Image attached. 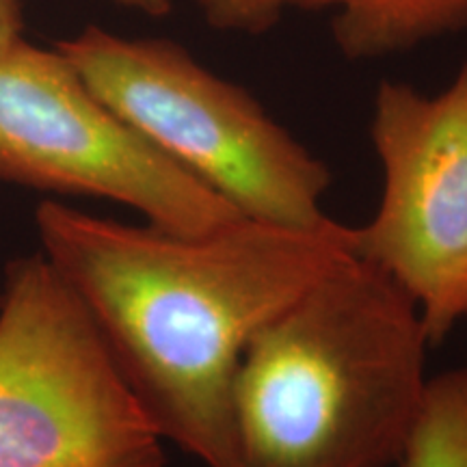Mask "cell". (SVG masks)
<instances>
[{"label": "cell", "mask_w": 467, "mask_h": 467, "mask_svg": "<svg viewBox=\"0 0 467 467\" xmlns=\"http://www.w3.org/2000/svg\"><path fill=\"white\" fill-rule=\"evenodd\" d=\"M44 258L85 307L139 407L206 467H234L232 394L255 334L355 254L337 221L290 227L241 217L206 234L35 208Z\"/></svg>", "instance_id": "6da1fadb"}, {"label": "cell", "mask_w": 467, "mask_h": 467, "mask_svg": "<svg viewBox=\"0 0 467 467\" xmlns=\"http://www.w3.org/2000/svg\"><path fill=\"white\" fill-rule=\"evenodd\" d=\"M416 301L344 260L255 334L234 379V467L396 465L422 405Z\"/></svg>", "instance_id": "7a4b0ae2"}, {"label": "cell", "mask_w": 467, "mask_h": 467, "mask_svg": "<svg viewBox=\"0 0 467 467\" xmlns=\"http://www.w3.org/2000/svg\"><path fill=\"white\" fill-rule=\"evenodd\" d=\"M57 48L104 104L243 217L290 227L334 221L323 208L331 169L182 44L89 25Z\"/></svg>", "instance_id": "3957f363"}, {"label": "cell", "mask_w": 467, "mask_h": 467, "mask_svg": "<svg viewBox=\"0 0 467 467\" xmlns=\"http://www.w3.org/2000/svg\"><path fill=\"white\" fill-rule=\"evenodd\" d=\"M42 251L0 284V467H165V446Z\"/></svg>", "instance_id": "277c9868"}, {"label": "cell", "mask_w": 467, "mask_h": 467, "mask_svg": "<svg viewBox=\"0 0 467 467\" xmlns=\"http://www.w3.org/2000/svg\"><path fill=\"white\" fill-rule=\"evenodd\" d=\"M0 182L110 200L175 234L243 217L104 104L61 50L26 39L0 52Z\"/></svg>", "instance_id": "5b68a950"}, {"label": "cell", "mask_w": 467, "mask_h": 467, "mask_svg": "<svg viewBox=\"0 0 467 467\" xmlns=\"http://www.w3.org/2000/svg\"><path fill=\"white\" fill-rule=\"evenodd\" d=\"M370 139L383 189L372 219L353 227L355 254L416 301L440 344L467 318V61L437 96L383 80Z\"/></svg>", "instance_id": "8992f818"}, {"label": "cell", "mask_w": 467, "mask_h": 467, "mask_svg": "<svg viewBox=\"0 0 467 467\" xmlns=\"http://www.w3.org/2000/svg\"><path fill=\"white\" fill-rule=\"evenodd\" d=\"M210 28L258 37L290 14L325 16L348 61L407 55L467 31V0H186Z\"/></svg>", "instance_id": "52a82bcc"}, {"label": "cell", "mask_w": 467, "mask_h": 467, "mask_svg": "<svg viewBox=\"0 0 467 467\" xmlns=\"http://www.w3.org/2000/svg\"><path fill=\"white\" fill-rule=\"evenodd\" d=\"M399 467H467V366L429 379Z\"/></svg>", "instance_id": "ba28073f"}, {"label": "cell", "mask_w": 467, "mask_h": 467, "mask_svg": "<svg viewBox=\"0 0 467 467\" xmlns=\"http://www.w3.org/2000/svg\"><path fill=\"white\" fill-rule=\"evenodd\" d=\"M25 39L22 0H0V52Z\"/></svg>", "instance_id": "9c48e42d"}, {"label": "cell", "mask_w": 467, "mask_h": 467, "mask_svg": "<svg viewBox=\"0 0 467 467\" xmlns=\"http://www.w3.org/2000/svg\"><path fill=\"white\" fill-rule=\"evenodd\" d=\"M109 3H113L121 9L134 11V14L156 17V20L169 16L173 9V0H109Z\"/></svg>", "instance_id": "30bf717a"}]
</instances>
